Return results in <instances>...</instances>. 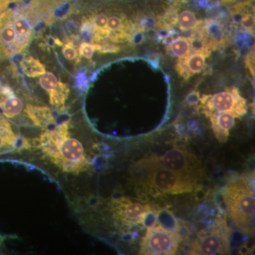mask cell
Masks as SVG:
<instances>
[{
	"label": "cell",
	"instance_id": "obj_1",
	"mask_svg": "<svg viewBox=\"0 0 255 255\" xmlns=\"http://www.w3.org/2000/svg\"><path fill=\"white\" fill-rule=\"evenodd\" d=\"M72 129L70 120L55 124L40 135L28 137L18 155L43 167L58 181L80 179L91 167L90 147Z\"/></svg>",
	"mask_w": 255,
	"mask_h": 255
},
{
	"label": "cell",
	"instance_id": "obj_2",
	"mask_svg": "<svg viewBox=\"0 0 255 255\" xmlns=\"http://www.w3.org/2000/svg\"><path fill=\"white\" fill-rule=\"evenodd\" d=\"M0 14V60L12 58L29 44L33 28L42 20L50 23L51 12L38 0H21Z\"/></svg>",
	"mask_w": 255,
	"mask_h": 255
},
{
	"label": "cell",
	"instance_id": "obj_3",
	"mask_svg": "<svg viewBox=\"0 0 255 255\" xmlns=\"http://www.w3.org/2000/svg\"><path fill=\"white\" fill-rule=\"evenodd\" d=\"M130 180L135 190L159 196L187 194L194 190L196 183L164 167L159 157L149 156L132 164Z\"/></svg>",
	"mask_w": 255,
	"mask_h": 255
},
{
	"label": "cell",
	"instance_id": "obj_4",
	"mask_svg": "<svg viewBox=\"0 0 255 255\" xmlns=\"http://www.w3.org/2000/svg\"><path fill=\"white\" fill-rule=\"evenodd\" d=\"M224 202L230 218L241 231L254 230L255 194L244 179L230 184L224 191Z\"/></svg>",
	"mask_w": 255,
	"mask_h": 255
},
{
	"label": "cell",
	"instance_id": "obj_5",
	"mask_svg": "<svg viewBox=\"0 0 255 255\" xmlns=\"http://www.w3.org/2000/svg\"><path fill=\"white\" fill-rule=\"evenodd\" d=\"M200 102L201 108L206 117L212 113L227 112L241 119L248 112L247 101L236 87L227 88L214 95H204Z\"/></svg>",
	"mask_w": 255,
	"mask_h": 255
},
{
	"label": "cell",
	"instance_id": "obj_6",
	"mask_svg": "<svg viewBox=\"0 0 255 255\" xmlns=\"http://www.w3.org/2000/svg\"><path fill=\"white\" fill-rule=\"evenodd\" d=\"M180 237L178 233L161 226L147 228L140 243L139 254L145 255H172L179 248Z\"/></svg>",
	"mask_w": 255,
	"mask_h": 255
},
{
	"label": "cell",
	"instance_id": "obj_7",
	"mask_svg": "<svg viewBox=\"0 0 255 255\" xmlns=\"http://www.w3.org/2000/svg\"><path fill=\"white\" fill-rule=\"evenodd\" d=\"M149 209V206L135 202L124 196L110 199L107 207L116 227L121 229L142 224L144 216Z\"/></svg>",
	"mask_w": 255,
	"mask_h": 255
},
{
	"label": "cell",
	"instance_id": "obj_8",
	"mask_svg": "<svg viewBox=\"0 0 255 255\" xmlns=\"http://www.w3.org/2000/svg\"><path fill=\"white\" fill-rule=\"evenodd\" d=\"M159 159L167 169L195 183L204 174L201 161L180 147L169 149Z\"/></svg>",
	"mask_w": 255,
	"mask_h": 255
},
{
	"label": "cell",
	"instance_id": "obj_9",
	"mask_svg": "<svg viewBox=\"0 0 255 255\" xmlns=\"http://www.w3.org/2000/svg\"><path fill=\"white\" fill-rule=\"evenodd\" d=\"M5 70L0 71V110L5 117L18 120V124H21L20 119H27L25 111L30 103H26L23 95L8 81L7 70Z\"/></svg>",
	"mask_w": 255,
	"mask_h": 255
},
{
	"label": "cell",
	"instance_id": "obj_10",
	"mask_svg": "<svg viewBox=\"0 0 255 255\" xmlns=\"http://www.w3.org/2000/svg\"><path fill=\"white\" fill-rule=\"evenodd\" d=\"M229 236L222 227L209 230L199 236L191 246V255H223L229 251Z\"/></svg>",
	"mask_w": 255,
	"mask_h": 255
},
{
	"label": "cell",
	"instance_id": "obj_11",
	"mask_svg": "<svg viewBox=\"0 0 255 255\" xmlns=\"http://www.w3.org/2000/svg\"><path fill=\"white\" fill-rule=\"evenodd\" d=\"M25 138L20 137L13 124L0 113V155L19 152Z\"/></svg>",
	"mask_w": 255,
	"mask_h": 255
},
{
	"label": "cell",
	"instance_id": "obj_12",
	"mask_svg": "<svg viewBox=\"0 0 255 255\" xmlns=\"http://www.w3.org/2000/svg\"><path fill=\"white\" fill-rule=\"evenodd\" d=\"M25 113L30 125L40 128L43 130L57 124L56 119L48 106L30 103L26 106Z\"/></svg>",
	"mask_w": 255,
	"mask_h": 255
},
{
	"label": "cell",
	"instance_id": "obj_13",
	"mask_svg": "<svg viewBox=\"0 0 255 255\" xmlns=\"http://www.w3.org/2000/svg\"><path fill=\"white\" fill-rule=\"evenodd\" d=\"M206 57L207 55L202 52H194L179 58L176 65L178 73L185 80L195 74L200 73L205 68Z\"/></svg>",
	"mask_w": 255,
	"mask_h": 255
},
{
	"label": "cell",
	"instance_id": "obj_14",
	"mask_svg": "<svg viewBox=\"0 0 255 255\" xmlns=\"http://www.w3.org/2000/svg\"><path fill=\"white\" fill-rule=\"evenodd\" d=\"M211 120L213 131L219 142L227 141L230 130L234 127L236 121L234 115L227 112L212 113L208 116Z\"/></svg>",
	"mask_w": 255,
	"mask_h": 255
},
{
	"label": "cell",
	"instance_id": "obj_15",
	"mask_svg": "<svg viewBox=\"0 0 255 255\" xmlns=\"http://www.w3.org/2000/svg\"><path fill=\"white\" fill-rule=\"evenodd\" d=\"M70 89L65 82L58 81L57 86L48 92L50 105L60 114H64L68 110L66 102L70 96Z\"/></svg>",
	"mask_w": 255,
	"mask_h": 255
},
{
	"label": "cell",
	"instance_id": "obj_16",
	"mask_svg": "<svg viewBox=\"0 0 255 255\" xmlns=\"http://www.w3.org/2000/svg\"><path fill=\"white\" fill-rule=\"evenodd\" d=\"M20 68L25 75L36 78L46 73V67L40 60L32 56L25 57L20 60Z\"/></svg>",
	"mask_w": 255,
	"mask_h": 255
},
{
	"label": "cell",
	"instance_id": "obj_17",
	"mask_svg": "<svg viewBox=\"0 0 255 255\" xmlns=\"http://www.w3.org/2000/svg\"><path fill=\"white\" fill-rule=\"evenodd\" d=\"M167 52L178 58L187 56L191 53L190 40L187 37H179L167 46Z\"/></svg>",
	"mask_w": 255,
	"mask_h": 255
},
{
	"label": "cell",
	"instance_id": "obj_18",
	"mask_svg": "<svg viewBox=\"0 0 255 255\" xmlns=\"http://www.w3.org/2000/svg\"><path fill=\"white\" fill-rule=\"evenodd\" d=\"M201 21H198L195 14L191 10H184L177 16V22L182 31L194 29Z\"/></svg>",
	"mask_w": 255,
	"mask_h": 255
},
{
	"label": "cell",
	"instance_id": "obj_19",
	"mask_svg": "<svg viewBox=\"0 0 255 255\" xmlns=\"http://www.w3.org/2000/svg\"><path fill=\"white\" fill-rule=\"evenodd\" d=\"M62 53L65 59L69 61H73L75 60V63L78 64L80 61L81 57L79 55V52L75 46V43L73 41L70 39H67L65 43L62 46Z\"/></svg>",
	"mask_w": 255,
	"mask_h": 255
},
{
	"label": "cell",
	"instance_id": "obj_20",
	"mask_svg": "<svg viewBox=\"0 0 255 255\" xmlns=\"http://www.w3.org/2000/svg\"><path fill=\"white\" fill-rule=\"evenodd\" d=\"M58 79L51 72H46L41 75L39 78V84L43 90L48 92L53 90L58 84Z\"/></svg>",
	"mask_w": 255,
	"mask_h": 255
},
{
	"label": "cell",
	"instance_id": "obj_21",
	"mask_svg": "<svg viewBox=\"0 0 255 255\" xmlns=\"http://www.w3.org/2000/svg\"><path fill=\"white\" fill-rule=\"evenodd\" d=\"M92 44L95 48V50L100 53H117L121 50L120 46L107 43V42L102 43H92Z\"/></svg>",
	"mask_w": 255,
	"mask_h": 255
},
{
	"label": "cell",
	"instance_id": "obj_22",
	"mask_svg": "<svg viewBox=\"0 0 255 255\" xmlns=\"http://www.w3.org/2000/svg\"><path fill=\"white\" fill-rule=\"evenodd\" d=\"M95 48L92 43H87V42H82L78 48L79 55L80 56L84 57L87 59H91L93 57Z\"/></svg>",
	"mask_w": 255,
	"mask_h": 255
},
{
	"label": "cell",
	"instance_id": "obj_23",
	"mask_svg": "<svg viewBox=\"0 0 255 255\" xmlns=\"http://www.w3.org/2000/svg\"><path fill=\"white\" fill-rule=\"evenodd\" d=\"M242 27L248 31H253L255 27V16L253 14H245L241 20Z\"/></svg>",
	"mask_w": 255,
	"mask_h": 255
},
{
	"label": "cell",
	"instance_id": "obj_24",
	"mask_svg": "<svg viewBox=\"0 0 255 255\" xmlns=\"http://www.w3.org/2000/svg\"><path fill=\"white\" fill-rule=\"evenodd\" d=\"M247 68L249 69L250 71L253 76H255V53L254 50H251V53L247 56L246 59Z\"/></svg>",
	"mask_w": 255,
	"mask_h": 255
},
{
	"label": "cell",
	"instance_id": "obj_25",
	"mask_svg": "<svg viewBox=\"0 0 255 255\" xmlns=\"http://www.w3.org/2000/svg\"><path fill=\"white\" fill-rule=\"evenodd\" d=\"M187 102L189 105H196L198 102L200 100L199 92H193L189 94L187 98Z\"/></svg>",
	"mask_w": 255,
	"mask_h": 255
},
{
	"label": "cell",
	"instance_id": "obj_26",
	"mask_svg": "<svg viewBox=\"0 0 255 255\" xmlns=\"http://www.w3.org/2000/svg\"><path fill=\"white\" fill-rule=\"evenodd\" d=\"M19 1H21V0H0V12L7 9L10 5L14 4V3L18 2Z\"/></svg>",
	"mask_w": 255,
	"mask_h": 255
},
{
	"label": "cell",
	"instance_id": "obj_27",
	"mask_svg": "<svg viewBox=\"0 0 255 255\" xmlns=\"http://www.w3.org/2000/svg\"><path fill=\"white\" fill-rule=\"evenodd\" d=\"M4 238L0 235V248H1V246H3V243H4Z\"/></svg>",
	"mask_w": 255,
	"mask_h": 255
}]
</instances>
